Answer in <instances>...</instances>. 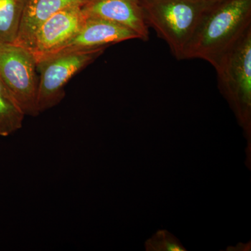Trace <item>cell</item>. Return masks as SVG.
I'll use <instances>...</instances> for the list:
<instances>
[{
    "instance_id": "obj_1",
    "label": "cell",
    "mask_w": 251,
    "mask_h": 251,
    "mask_svg": "<svg viewBox=\"0 0 251 251\" xmlns=\"http://www.w3.org/2000/svg\"><path fill=\"white\" fill-rule=\"evenodd\" d=\"M251 27V0L211 1L185 48L183 59H202L215 68L225 52Z\"/></svg>"
},
{
    "instance_id": "obj_2",
    "label": "cell",
    "mask_w": 251,
    "mask_h": 251,
    "mask_svg": "<svg viewBox=\"0 0 251 251\" xmlns=\"http://www.w3.org/2000/svg\"><path fill=\"white\" fill-rule=\"evenodd\" d=\"M220 92L227 100L247 141L246 165L251 169V27L214 68Z\"/></svg>"
},
{
    "instance_id": "obj_3",
    "label": "cell",
    "mask_w": 251,
    "mask_h": 251,
    "mask_svg": "<svg viewBox=\"0 0 251 251\" xmlns=\"http://www.w3.org/2000/svg\"><path fill=\"white\" fill-rule=\"evenodd\" d=\"M148 27L154 29L177 59L211 1L204 0H139Z\"/></svg>"
},
{
    "instance_id": "obj_4",
    "label": "cell",
    "mask_w": 251,
    "mask_h": 251,
    "mask_svg": "<svg viewBox=\"0 0 251 251\" xmlns=\"http://www.w3.org/2000/svg\"><path fill=\"white\" fill-rule=\"evenodd\" d=\"M36 69L35 59L28 50L14 44L0 42V78L25 116L36 117L40 114Z\"/></svg>"
},
{
    "instance_id": "obj_5",
    "label": "cell",
    "mask_w": 251,
    "mask_h": 251,
    "mask_svg": "<svg viewBox=\"0 0 251 251\" xmlns=\"http://www.w3.org/2000/svg\"><path fill=\"white\" fill-rule=\"evenodd\" d=\"M105 49L62 54L41 62V77L38 90V108L43 112L53 108L64 99V88L73 76L87 67Z\"/></svg>"
},
{
    "instance_id": "obj_6",
    "label": "cell",
    "mask_w": 251,
    "mask_h": 251,
    "mask_svg": "<svg viewBox=\"0 0 251 251\" xmlns=\"http://www.w3.org/2000/svg\"><path fill=\"white\" fill-rule=\"evenodd\" d=\"M85 17L80 29L70 40L36 59V64L62 54L105 49L122 41L140 39L134 31L117 23L100 18Z\"/></svg>"
},
{
    "instance_id": "obj_7",
    "label": "cell",
    "mask_w": 251,
    "mask_h": 251,
    "mask_svg": "<svg viewBox=\"0 0 251 251\" xmlns=\"http://www.w3.org/2000/svg\"><path fill=\"white\" fill-rule=\"evenodd\" d=\"M82 4L67 6L49 18L36 31L28 50L35 61L70 40L85 19Z\"/></svg>"
},
{
    "instance_id": "obj_8",
    "label": "cell",
    "mask_w": 251,
    "mask_h": 251,
    "mask_svg": "<svg viewBox=\"0 0 251 251\" xmlns=\"http://www.w3.org/2000/svg\"><path fill=\"white\" fill-rule=\"evenodd\" d=\"M81 7L85 16L117 23L134 31L141 40H149V27L139 0H85Z\"/></svg>"
},
{
    "instance_id": "obj_9",
    "label": "cell",
    "mask_w": 251,
    "mask_h": 251,
    "mask_svg": "<svg viewBox=\"0 0 251 251\" xmlns=\"http://www.w3.org/2000/svg\"><path fill=\"white\" fill-rule=\"evenodd\" d=\"M85 0H27L14 44L29 49L33 36L52 15L67 6L83 4Z\"/></svg>"
},
{
    "instance_id": "obj_10",
    "label": "cell",
    "mask_w": 251,
    "mask_h": 251,
    "mask_svg": "<svg viewBox=\"0 0 251 251\" xmlns=\"http://www.w3.org/2000/svg\"><path fill=\"white\" fill-rule=\"evenodd\" d=\"M22 108L0 78V136L7 137L23 126Z\"/></svg>"
},
{
    "instance_id": "obj_11",
    "label": "cell",
    "mask_w": 251,
    "mask_h": 251,
    "mask_svg": "<svg viewBox=\"0 0 251 251\" xmlns=\"http://www.w3.org/2000/svg\"><path fill=\"white\" fill-rule=\"evenodd\" d=\"M27 0H0V42L14 44Z\"/></svg>"
},
{
    "instance_id": "obj_12",
    "label": "cell",
    "mask_w": 251,
    "mask_h": 251,
    "mask_svg": "<svg viewBox=\"0 0 251 251\" xmlns=\"http://www.w3.org/2000/svg\"><path fill=\"white\" fill-rule=\"evenodd\" d=\"M147 251H186L175 236L166 229H160L145 244Z\"/></svg>"
},
{
    "instance_id": "obj_13",
    "label": "cell",
    "mask_w": 251,
    "mask_h": 251,
    "mask_svg": "<svg viewBox=\"0 0 251 251\" xmlns=\"http://www.w3.org/2000/svg\"><path fill=\"white\" fill-rule=\"evenodd\" d=\"M204 1H219V0H204Z\"/></svg>"
}]
</instances>
